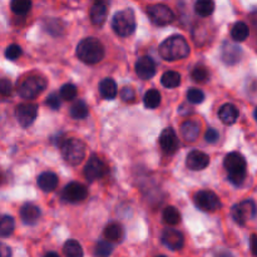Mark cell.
<instances>
[{
  "instance_id": "6da1fadb",
  "label": "cell",
  "mask_w": 257,
  "mask_h": 257,
  "mask_svg": "<svg viewBox=\"0 0 257 257\" xmlns=\"http://www.w3.org/2000/svg\"><path fill=\"white\" fill-rule=\"evenodd\" d=\"M190 54L188 43L182 35H172L163 40L160 45V55L165 60L175 62V60L183 59Z\"/></svg>"
},
{
  "instance_id": "7a4b0ae2",
  "label": "cell",
  "mask_w": 257,
  "mask_h": 257,
  "mask_svg": "<svg viewBox=\"0 0 257 257\" xmlns=\"http://www.w3.org/2000/svg\"><path fill=\"white\" fill-rule=\"evenodd\" d=\"M75 53L85 64H97L104 57V47L97 38H85L77 45Z\"/></svg>"
},
{
  "instance_id": "3957f363",
  "label": "cell",
  "mask_w": 257,
  "mask_h": 257,
  "mask_svg": "<svg viewBox=\"0 0 257 257\" xmlns=\"http://www.w3.org/2000/svg\"><path fill=\"white\" fill-rule=\"evenodd\" d=\"M223 166L227 171L230 182L235 186L242 185L246 178V171H247L245 157L238 152H231L225 157Z\"/></svg>"
},
{
  "instance_id": "277c9868",
  "label": "cell",
  "mask_w": 257,
  "mask_h": 257,
  "mask_svg": "<svg viewBox=\"0 0 257 257\" xmlns=\"http://www.w3.org/2000/svg\"><path fill=\"white\" fill-rule=\"evenodd\" d=\"M112 28L119 37H130L136 30V15L132 9L119 10L113 17Z\"/></svg>"
},
{
  "instance_id": "5b68a950",
  "label": "cell",
  "mask_w": 257,
  "mask_h": 257,
  "mask_svg": "<svg viewBox=\"0 0 257 257\" xmlns=\"http://www.w3.org/2000/svg\"><path fill=\"white\" fill-rule=\"evenodd\" d=\"M85 145L80 140L70 138L65 140L62 145V156L65 162L70 166H77L84 160L85 157Z\"/></svg>"
},
{
  "instance_id": "8992f818",
  "label": "cell",
  "mask_w": 257,
  "mask_h": 257,
  "mask_svg": "<svg viewBox=\"0 0 257 257\" xmlns=\"http://www.w3.org/2000/svg\"><path fill=\"white\" fill-rule=\"evenodd\" d=\"M47 88V80L42 75H29L18 87V93L24 99H34Z\"/></svg>"
},
{
  "instance_id": "52a82bcc",
  "label": "cell",
  "mask_w": 257,
  "mask_h": 257,
  "mask_svg": "<svg viewBox=\"0 0 257 257\" xmlns=\"http://www.w3.org/2000/svg\"><path fill=\"white\" fill-rule=\"evenodd\" d=\"M146 13L150 17V19L152 20L153 24L160 25H168L173 22V18L175 14L171 10L170 7L165 4H151L146 8Z\"/></svg>"
},
{
  "instance_id": "ba28073f",
  "label": "cell",
  "mask_w": 257,
  "mask_h": 257,
  "mask_svg": "<svg viewBox=\"0 0 257 257\" xmlns=\"http://www.w3.org/2000/svg\"><path fill=\"white\" fill-rule=\"evenodd\" d=\"M193 201H195V205L203 212H215L221 207V201L218 196L208 190L198 191L193 197Z\"/></svg>"
},
{
  "instance_id": "9c48e42d",
  "label": "cell",
  "mask_w": 257,
  "mask_h": 257,
  "mask_svg": "<svg viewBox=\"0 0 257 257\" xmlns=\"http://www.w3.org/2000/svg\"><path fill=\"white\" fill-rule=\"evenodd\" d=\"M233 220L237 225L243 226L247 221L252 220L256 216V205L252 200H245L238 205H235L231 211Z\"/></svg>"
},
{
  "instance_id": "30bf717a",
  "label": "cell",
  "mask_w": 257,
  "mask_h": 257,
  "mask_svg": "<svg viewBox=\"0 0 257 257\" xmlns=\"http://www.w3.org/2000/svg\"><path fill=\"white\" fill-rule=\"evenodd\" d=\"M15 115L22 127H29L38 117V105L34 103H22L15 108Z\"/></svg>"
},
{
  "instance_id": "8fae6325",
  "label": "cell",
  "mask_w": 257,
  "mask_h": 257,
  "mask_svg": "<svg viewBox=\"0 0 257 257\" xmlns=\"http://www.w3.org/2000/svg\"><path fill=\"white\" fill-rule=\"evenodd\" d=\"M105 171L107 168H105L104 162L98 156L93 155L87 161V165L84 167V176L89 182H94L105 175Z\"/></svg>"
},
{
  "instance_id": "7c38bea8",
  "label": "cell",
  "mask_w": 257,
  "mask_h": 257,
  "mask_svg": "<svg viewBox=\"0 0 257 257\" xmlns=\"http://www.w3.org/2000/svg\"><path fill=\"white\" fill-rule=\"evenodd\" d=\"M87 196H88L87 188H85L84 185H82V183L79 182H70L69 185L65 186L62 193L63 200L70 203L82 202L83 200L87 198Z\"/></svg>"
},
{
  "instance_id": "4fadbf2b",
  "label": "cell",
  "mask_w": 257,
  "mask_h": 257,
  "mask_svg": "<svg viewBox=\"0 0 257 257\" xmlns=\"http://www.w3.org/2000/svg\"><path fill=\"white\" fill-rule=\"evenodd\" d=\"M242 49L236 43L225 42L221 48V58L227 65H235L242 58Z\"/></svg>"
},
{
  "instance_id": "5bb4252c",
  "label": "cell",
  "mask_w": 257,
  "mask_h": 257,
  "mask_svg": "<svg viewBox=\"0 0 257 257\" xmlns=\"http://www.w3.org/2000/svg\"><path fill=\"white\" fill-rule=\"evenodd\" d=\"M162 242L170 250L178 251L183 247L185 237L180 231L175 230V228H166L162 232Z\"/></svg>"
},
{
  "instance_id": "9a60e30c",
  "label": "cell",
  "mask_w": 257,
  "mask_h": 257,
  "mask_svg": "<svg viewBox=\"0 0 257 257\" xmlns=\"http://www.w3.org/2000/svg\"><path fill=\"white\" fill-rule=\"evenodd\" d=\"M210 165V157L202 151L193 150L191 151L186 158V166L191 171H202Z\"/></svg>"
},
{
  "instance_id": "2e32d148",
  "label": "cell",
  "mask_w": 257,
  "mask_h": 257,
  "mask_svg": "<svg viewBox=\"0 0 257 257\" xmlns=\"http://www.w3.org/2000/svg\"><path fill=\"white\" fill-rule=\"evenodd\" d=\"M136 73L141 79H151L156 74V63L151 57H141L136 63Z\"/></svg>"
},
{
  "instance_id": "e0dca14e",
  "label": "cell",
  "mask_w": 257,
  "mask_h": 257,
  "mask_svg": "<svg viewBox=\"0 0 257 257\" xmlns=\"http://www.w3.org/2000/svg\"><path fill=\"white\" fill-rule=\"evenodd\" d=\"M160 146L167 155H173L178 148V138L172 128H166L160 136Z\"/></svg>"
},
{
  "instance_id": "ac0fdd59",
  "label": "cell",
  "mask_w": 257,
  "mask_h": 257,
  "mask_svg": "<svg viewBox=\"0 0 257 257\" xmlns=\"http://www.w3.org/2000/svg\"><path fill=\"white\" fill-rule=\"evenodd\" d=\"M40 216H42L40 208L34 203H25L20 210V217L27 225H35L39 221Z\"/></svg>"
},
{
  "instance_id": "d6986e66",
  "label": "cell",
  "mask_w": 257,
  "mask_h": 257,
  "mask_svg": "<svg viewBox=\"0 0 257 257\" xmlns=\"http://www.w3.org/2000/svg\"><path fill=\"white\" fill-rule=\"evenodd\" d=\"M90 20L94 25H102L108 15V7L104 2H95L90 8Z\"/></svg>"
},
{
  "instance_id": "ffe728a7",
  "label": "cell",
  "mask_w": 257,
  "mask_h": 257,
  "mask_svg": "<svg viewBox=\"0 0 257 257\" xmlns=\"http://www.w3.org/2000/svg\"><path fill=\"white\" fill-rule=\"evenodd\" d=\"M38 186L44 192H53L58 187V176L53 172H43L38 177Z\"/></svg>"
},
{
  "instance_id": "44dd1931",
  "label": "cell",
  "mask_w": 257,
  "mask_h": 257,
  "mask_svg": "<svg viewBox=\"0 0 257 257\" xmlns=\"http://www.w3.org/2000/svg\"><path fill=\"white\" fill-rule=\"evenodd\" d=\"M218 117H220L221 122L225 124H233L238 118V110L231 103H226L218 110Z\"/></svg>"
},
{
  "instance_id": "7402d4cb",
  "label": "cell",
  "mask_w": 257,
  "mask_h": 257,
  "mask_svg": "<svg viewBox=\"0 0 257 257\" xmlns=\"http://www.w3.org/2000/svg\"><path fill=\"white\" fill-rule=\"evenodd\" d=\"M181 133L185 141L187 142H195L200 136V124L195 120H186L181 125Z\"/></svg>"
},
{
  "instance_id": "603a6c76",
  "label": "cell",
  "mask_w": 257,
  "mask_h": 257,
  "mask_svg": "<svg viewBox=\"0 0 257 257\" xmlns=\"http://www.w3.org/2000/svg\"><path fill=\"white\" fill-rule=\"evenodd\" d=\"M104 237L107 241L112 242H120L124 237V230H123L122 225L117 222H112L109 225L105 226L104 228Z\"/></svg>"
},
{
  "instance_id": "cb8c5ba5",
  "label": "cell",
  "mask_w": 257,
  "mask_h": 257,
  "mask_svg": "<svg viewBox=\"0 0 257 257\" xmlns=\"http://www.w3.org/2000/svg\"><path fill=\"white\" fill-rule=\"evenodd\" d=\"M99 92L104 99H114L117 97V84L112 78H104L99 83Z\"/></svg>"
},
{
  "instance_id": "d4e9b609",
  "label": "cell",
  "mask_w": 257,
  "mask_h": 257,
  "mask_svg": "<svg viewBox=\"0 0 257 257\" xmlns=\"http://www.w3.org/2000/svg\"><path fill=\"white\" fill-rule=\"evenodd\" d=\"M248 35H250V29H248L247 24L243 22L236 23L232 27V29H231V37H232V39L236 43H241L246 40Z\"/></svg>"
},
{
  "instance_id": "484cf974",
  "label": "cell",
  "mask_w": 257,
  "mask_h": 257,
  "mask_svg": "<svg viewBox=\"0 0 257 257\" xmlns=\"http://www.w3.org/2000/svg\"><path fill=\"white\" fill-rule=\"evenodd\" d=\"M161 83L163 87L172 89V88H177L181 84V75L180 73L175 72V70H168L161 78Z\"/></svg>"
},
{
  "instance_id": "4316f807",
  "label": "cell",
  "mask_w": 257,
  "mask_h": 257,
  "mask_svg": "<svg viewBox=\"0 0 257 257\" xmlns=\"http://www.w3.org/2000/svg\"><path fill=\"white\" fill-rule=\"evenodd\" d=\"M15 228V221L9 215H0V237H8Z\"/></svg>"
},
{
  "instance_id": "83f0119b",
  "label": "cell",
  "mask_w": 257,
  "mask_h": 257,
  "mask_svg": "<svg viewBox=\"0 0 257 257\" xmlns=\"http://www.w3.org/2000/svg\"><path fill=\"white\" fill-rule=\"evenodd\" d=\"M215 10V3L211 0H198L195 4V12L198 17L207 18Z\"/></svg>"
},
{
  "instance_id": "f1b7e54d",
  "label": "cell",
  "mask_w": 257,
  "mask_h": 257,
  "mask_svg": "<svg viewBox=\"0 0 257 257\" xmlns=\"http://www.w3.org/2000/svg\"><path fill=\"white\" fill-rule=\"evenodd\" d=\"M162 217H163V222L171 226H175L181 222L180 211H178L176 207H173V206H167V207L163 210Z\"/></svg>"
},
{
  "instance_id": "f546056e",
  "label": "cell",
  "mask_w": 257,
  "mask_h": 257,
  "mask_svg": "<svg viewBox=\"0 0 257 257\" xmlns=\"http://www.w3.org/2000/svg\"><path fill=\"white\" fill-rule=\"evenodd\" d=\"M64 251L65 257H83V248L80 243L75 240H69L64 243Z\"/></svg>"
},
{
  "instance_id": "4dcf8cb0",
  "label": "cell",
  "mask_w": 257,
  "mask_h": 257,
  "mask_svg": "<svg viewBox=\"0 0 257 257\" xmlns=\"http://www.w3.org/2000/svg\"><path fill=\"white\" fill-rule=\"evenodd\" d=\"M70 115L74 119H84L88 115V107L84 100H75L70 107Z\"/></svg>"
},
{
  "instance_id": "1f68e13d",
  "label": "cell",
  "mask_w": 257,
  "mask_h": 257,
  "mask_svg": "<svg viewBox=\"0 0 257 257\" xmlns=\"http://www.w3.org/2000/svg\"><path fill=\"white\" fill-rule=\"evenodd\" d=\"M143 103L150 109H155L161 104V93L157 89H150L145 94Z\"/></svg>"
},
{
  "instance_id": "d6a6232c",
  "label": "cell",
  "mask_w": 257,
  "mask_h": 257,
  "mask_svg": "<svg viewBox=\"0 0 257 257\" xmlns=\"http://www.w3.org/2000/svg\"><path fill=\"white\" fill-rule=\"evenodd\" d=\"M32 5V2H29V0H13L10 8H12L14 14L25 15L30 12Z\"/></svg>"
},
{
  "instance_id": "836d02e7",
  "label": "cell",
  "mask_w": 257,
  "mask_h": 257,
  "mask_svg": "<svg viewBox=\"0 0 257 257\" xmlns=\"http://www.w3.org/2000/svg\"><path fill=\"white\" fill-rule=\"evenodd\" d=\"M192 79L195 82L198 83H205L210 79V73H208V69L203 65H197V67L193 68L192 74H191Z\"/></svg>"
},
{
  "instance_id": "e575fe53",
  "label": "cell",
  "mask_w": 257,
  "mask_h": 257,
  "mask_svg": "<svg viewBox=\"0 0 257 257\" xmlns=\"http://www.w3.org/2000/svg\"><path fill=\"white\" fill-rule=\"evenodd\" d=\"M113 252V245L109 241H99L95 246V256L97 257H109Z\"/></svg>"
},
{
  "instance_id": "d590c367",
  "label": "cell",
  "mask_w": 257,
  "mask_h": 257,
  "mask_svg": "<svg viewBox=\"0 0 257 257\" xmlns=\"http://www.w3.org/2000/svg\"><path fill=\"white\" fill-rule=\"evenodd\" d=\"M187 100L192 104H201L205 100V93L197 88H191L187 92Z\"/></svg>"
},
{
  "instance_id": "8d00e7d4",
  "label": "cell",
  "mask_w": 257,
  "mask_h": 257,
  "mask_svg": "<svg viewBox=\"0 0 257 257\" xmlns=\"http://www.w3.org/2000/svg\"><path fill=\"white\" fill-rule=\"evenodd\" d=\"M60 97L64 100H73L77 97V87L70 84V83L64 84L60 88Z\"/></svg>"
},
{
  "instance_id": "74e56055",
  "label": "cell",
  "mask_w": 257,
  "mask_h": 257,
  "mask_svg": "<svg viewBox=\"0 0 257 257\" xmlns=\"http://www.w3.org/2000/svg\"><path fill=\"white\" fill-rule=\"evenodd\" d=\"M22 48L18 44H10L9 47L5 49V58L9 60H17L22 55Z\"/></svg>"
},
{
  "instance_id": "f35d334b",
  "label": "cell",
  "mask_w": 257,
  "mask_h": 257,
  "mask_svg": "<svg viewBox=\"0 0 257 257\" xmlns=\"http://www.w3.org/2000/svg\"><path fill=\"white\" fill-rule=\"evenodd\" d=\"M47 30L49 33H52L53 35H59L63 33V25L62 23L59 22V20H55V19H52V20H48L47 23Z\"/></svg>"
},
{
  "instance_id": "ab89813d",
  "label": "cell",
  "mask_w": 257,
  "mask_h": 257,
  "mask_svg": "<svg viewBox=\"0 0 257 257\" xmlns=\"http://www.w3.org/2000/svg\"><path fill=\"white\" fill-rule=\"evenodd\" d=\"M120 98H122L123 102L132 103L136 100V92L133 88L131 87H124L120 90Z\"/></svg>"
},
{
  "instance_id": "60d3db41",
  "label": "cell",
  "mask_w": 257,
  "mask_h": 257,
  "mask_svg": "<svg viewBox=\"0 0 257 257\" xmlns=\"http://www.w3.org/2000/svg\"><path fill=\"white\" fill-rule=\"evenodd\" d=\"M45 104L48 105L49 108H52V109L57 110L60 108V99L59 97H58L55 93H52V94H49L47 97V100H45Z\"/></svg>"
},
{
  "instance_id": "b9f144b4",
  "label": "cell",
  "mask_w": 257,
  "mask_h": 257,
  "mask_svg": "<svg viewBox=\"0 0 257 257\" xmlns=\"http://www.w3.org/2000/svg\"><path fill=\"white\" fill-rule=\"evenodd\" d=\"M13 93V84L9 79H0V94L10 95Z\"/></svg>"
},
{
  "instance_id": "7bdbcfd3",
  "label": "cell",
  "mask_w": 257,
  "mask_h": 257,
  "mask_svg": "<svg viewBox=\"0 0 257 257\" xmlns=\"http://www.w3.org/2000/svg\"><path fill=\"white\" fill-rule=\"evenodd\" d=\"M218 138H220V135H218V132L216 130H213V128H210V130L206 131L205 140H206V142H207V143H211V145H213V143L217 142Z\"/></svg>"
},
{
  "instance_id": "ee69618b",
  "label": "cell",
  "mask_w": 257,
  "mask_h": 257,
  "mask_svg": "<svg viewBox=\"0 0 257 257\" xmlns=\"http://www.w3.org/2000/svg\"><path fill=\"white\" fill-rule=\"evenodd\" d=\"M12 256V251L7 245L0 242V257H10Z\"/></svg>"
},
{
  "instance_id": "f6af8a7d",
  "label": "cell",
  "mask_w": 257,
  "mask_h": 257,
  "mask_svg": "<svg viewBox=\"0 0 257 257\" xmlns=\"http://www.w3.org/2000/svg\"><path fill=\"white\" fill-rule=\"evenodd\" d=\"M256 235H252L250 238V250L252 252L253 256H256V250H255V242H256Z\"/></svg>"
},
{
  "instance_id": "bcb514c9",
  "label": "cell",
  "mask_w": 257,
  "mask_h": 257,
  "mask_svg": "<svg viewBox=\"0 0 257 257\" xmlns=\"http://www.w3.org/2000/svg\"><path fill=\"white\" fill-rule=\"evenodd\" d=\"M215 257H233L232 253L230 252V251H218L217 253H216Z\"/></svg>"
},
{
  "instance_id": "7dc6e473",
  "label": "cell",
  "mask_w": 257,
  "mask_h": 257,
  "mask_svg": "<svg viewBox=\"0 0 257 257\" xmlns=\"http://www.w3.org/2000/svg\"><path fill=\"white\" fill-rule=\"evenodd\" d=\"M44 257H60L57 252H48Z\"/></svg>"
},
{
  "instance_id": "c3c4849f",
  "label": "cell",
  "mask_w": 257,
  "mask_h": 257,
  "mask_svg": "<svg viewBox=\"0 0 257 257\" xmlns=\"http://www.w3.org/2000/svg\"><path fill=\"white\" fill-rule=\"evenodd\" d=\"M157 257H166V256H163V255H161V256H157Z\"/></svg>"
}]
</instances>
